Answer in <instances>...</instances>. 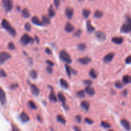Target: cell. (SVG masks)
<instances>
[{
  "mask_svg": "<svg viewBox=\"0 0 131 131\" xmlns=\"http://www.w3.org/2000/svg\"><path fill=\"white\" fill-rule=\"evenodd\" d=\"M125 18L126 19H125V23L121 27V31L122 33H127L131 31V17L129 15H127Z\"/></svg>",
  "mask_w": 131,
  "mask_h": 131,
  "instance_id": "1",
  "label": "cell"
},
{
  "mask_svg": "<svg viewBox=\"0 0 131 131\" xmlns=\"http://www.w3.org/2000/svg\"><path fill=\"white\" fill-rule=\"evenodd\" d=\"M1 25L11 35L15 36V34H16L15 29L11 26L9 22L8 21H6V20L5 19H3L1 22Z\"/></svg>",
  "mask_w": 131,
  "mask_h": 131,
  "instance_id": "2",
  "label": "cell"
},
{
  "mask_svg": "<svg viewBox=\"0 0 131 131\" xmlns=\"http://www.w3.org/2000/svg\"><path fill=\"white\" fill-rule=\"evenodd\" d=\"M60 58L63 61L67 63H71L72 61L71 58L69 54L64 50L61 51V52H60Z\"/></svg>",
  "mask_w": 131,
  "mask_h": 131,
  "instance_id": "3",
  "label": "cell"
},
{
  "mask_svg": "<svg viewBox=\"0 0 131 131\" xmlns=\"http://www.w3.org/2000/svg\"><path fill=\"white\" fill-rule=\"evenodd\" d=\"M34 39L31 37H30L29 35L27 34H24L21 38V42L23 44V45H27L29 43H33L34 42Z\"/></svg>",
  "mask_w": 131,
  "mask_h": 131,
  "instance_id": "4",
  "label": "cell"
},
{
  "mask_svg": "<svg viewBox=\"0 0 131 131\" xmlns=\"http://www.w3.org/2000/svg\"><path fill=\"white\" fill-rule=\"evenodd\" d=\"M3 5L6 12H10L13 8V1L12 0H3Z\"/></svg>",
  "mask_w": 131,
  "mask_h": 131,
  "instance_id": "5",
  "label": "cell"
},
{
  "mask_svg": "<svg viewBox=\"0 0 131 131\" xmlns=\"http://www.w3.org/2000/svg\"><path fill=\"white\" fill-rule=\"evenodd\" d=\"M11 58L10 54L6 52H3L0 53V65H2L3 63L7 61L8 59Z\"/></svg>",
  "mask_w": 131,
  "mask_h": 131,
  "instance_id": "6",
  "label": "cell"
},
{
  "mask_svg": "<svg viewBox=\"0 0 131 131\" xmlns=\"http://www.w3.org/2000/svg\"><path fill=\"white\" fill-rule=\"evenodd\" d=\"M6 95H5V92L3 91V89L0 87V102L1 103L2 105H5L6 104Z\"/></svg>",
  "mask_w": 131,
  "mask_h": 131,
  "instance_id": "7",
  "label": "cell"
},
{
  "mask_svg": "<svg viewBox=\"0 0 131 131\" xmlns=\"http://www.w3.org/2000/svg\"><path fill=\"white\" fill-rule=\"evenodd\" d=\"M95 37L98 38V39L100 40V41H104L106 39V35L104 33L102 32V31H96L95 33Z\"/></svg>",
  "mask_w": 131,
  "mask_h": 131,
  "instance_id": "8",
  "label": "cell"
},
{
  "mask_svg": "<svg viewBox=\"0 0 131 131\" xmlns=\"http://www.w3.org/2000/svg\"><path fill=\"white\" fill-rule=\"evenodd\" d=\"M78 62H80V63L83 65H87L88 63H89L91 61V59L89 58V57H84V58H79V59H78Z\"/></svg>",
  "mask_w": 131,
  "mask_h": 131,
  "instance_id": "9",
  "label": "cell"
},
{
  "mask_svg": "<svg viewBox=\"0 0 131 131\" xmlns=\"http://www.w3.org/2000/svg\"><path fill=\"white\" fill-rule=\"evenodd\" d=\"M65 13L66 16L67 17V18H68L69 19H71L72 18V17H73V9L72 8L67 7V8L66 9Z\"/></svg>",
  "mask_w": 131,
  "mask_h": 131,
  "instance_id": "10",
  "label": "cell"
},
{
  "mask_svg": "<svg viewBox=\"0 0 131 131\" xmlns=\"http://www.w3.org/2000/svg\"><path fill=\"white\" fill-rule=\"evenodd\" d=\"M121 124H122V125L124 126V127L126 130H128L129 131V130L131 129V124H130L129 122L127 120H125V119L122 120Z\"/></svg>",
  "mask_w": 131,
  "mask_h": 131,
  "instance_id": "11",
  "label": "cell"
},
{
  "mask_svg": "<svg viewBox=\"0 0 131 131\" xmlns=\"http://www.w3.org/2000/svg\"><path fill=\"white\" fill-rule=\"evenodd\" d=\"M114 56V54L113 52H111V53H109L108 54H107L104 57V61L105 63H108L110 61H112V59H113Z\"/></svg>",
  "mask_w": 131,
  "mask_h": 131,
  "instance_id": "12",
  "label": "cell"
},
{
  "mask_svg": "<svg viewBox=\"0 0 131 131\" xmlns=\"http://www.w3.org/2000/svg\"><path fill=\"white\" fill-rule=\"evenodd\" d=\"M85 93H87V94H88L89 95H90V96H92V95H93L95 93V89L93 88H92V87L89 86H88L85 88Z\"/></svg>",
  "mask_w": 131,
  "mask_h": 131,
  "instance_id": "13",
  "label": "cell"
},
{
  "mask_svg": "<svg viewBox=\"0 0 131 131\" xmlns=\"http://www.w3.org/2000/svg\"><path fill=\"white\" fill-rule=\"evenodd\" d=\"M74 29H75V27H74V26H73L70 23H66V25L65 26V31L66 32H72Z\"/></svg>",
  "mask_w": 131,
  "mask_h": 131,
  "instance_id": "14",
  "label": "cell"
},
{
  "mask_svg": "<svg viewBox=\"0 0 131 131\" xmlns=\"http://www.w3.org/2000/svg\"><path fill=\"white\" fill-rule=\"evenodd\" d=\"M20 118H21V121L23 122H27L30 120L29 116H28V114L26 113H24V112H23V113H21V114H20Z\"/></svg>",
  "mask_w": 131,
  "mask_h": 131,
  "instance_id": "15",
  "label": "cell"
},
{
  "mask_svg": "<svg viewBox=\"0 0 131 131\" xmlns=\"http://www.w3.org/2000/svg\"><path fill=\"white\" fill-rule=\"evenodd\" d=\"M31 90H32V93L35 96H37L39 93V90L38 87L35 84H31Z\"/></svg>",
  "mask_w": 131,
  "mask_h": 131,
  "instance_id": "16",
  "label": "cell"
},
{
  "mask_svg": "<svg viewBox=\"0 0 131 131\" xmlns=\"http://www.w3.org/2000/svg\"><path fill=\"white\" fill-rule=\"evenodd\" d=\"M112 41L116 44H121L124 42V40L122 37H113L112 38Z\"/></svg>",
  "mask_w": 131,
  "mask_h": 131,
  "instance_id": "17",
  "label": "cell"
},
{
  "mask_svg": "<svg viewBox=\"0 0 131 131\" xmlns=\"http://www.w3.org/2000/svg\"><path fill=\"white\" fill-rule=\"evenodd\" d=\"M86 26H87V31H88V32L91 33L95 31V27L92 26L91 23V21H87Z\"/></svg>",
  "mask_w": 131,
  "mask_h": 131,
  "instance_id": "18",
  "label": "cell"
},
{
  "mask_svg": "<svg viewBox=\"0 0 131 131\" xmlns=\"http://www.w3.org/2000/svg\"><path fill=\"white\" fill-rule=\"evenodd\" d=\"M32 21L36 25H38V26H43V23L41 22V21H39V19H38L37 17H32Z\"/></svg>",
  "mask_w": 131,
  "mask_h": 131,
  "instance_id": "19",
  "label": "cell"
},
{
  "mask_svg": "<svg viewBox=\"0 0 131 131\" xmlns=\"http://www.w3.org/2000/svg\"><path fill=\"white\" fill-rule=\"evenodd\" d=\"M123 82L125 84L131 82V76H129L127 75L124 76V78H123Z\"/></svg>",
  "mask_w": 131,
  "mask_h": 131,
  "instance_id": "20",
  "label": "cell"
},
{
  "mask_svg": "<svg viewBox=\"0 0 131 131\" xmlns=\"http://www.w3.org/2000/svg\"><path fill=\"white\" fill-rule=\"evenodd\" d=\"M60 82H61V86L63 87L64 88H68V83L65 79H60Z\"/></svg>",
  "mask_w": 131,
  "mask_h": 131,
  "instance_id": "21",
  "label": "cell"
},
{
  "mask_svg": "<svg viewBox=\"0 0 131 131\" xmlns=\"http://www.w3.org/2000/svg\"><path fill=\"white\" fill-rule=\"evenodd\" d=\"M43 23L44 25H49L50 23V17L47 15H43Z\"/></svg>",
  "mask_w": 131,
  "mask_h": 131,
  "instance_id": "22",
  "label": "cell"
},
{
  "mask_svg": "<svg viewBox=\"0 0 131 131\" xmlns=\"http://www.w3.org/2000/svg\"><path fill=\"white\" fill-rule=\"evenodd\" d=\"M81 105L82 107L85 110L87 111L89 108V103L87 101H83V102H81Z\"/></svg>",
  "mask_w": 131,
  "mask_h": 131,
  "instance_id": "23",
  "label": "cell"
},
{
  "mask_svg": "<svg viewBox=\"0 0 131 131\" xmlns=\"http://www.w3.org/2000/svg\"><path fill=\"white\" fill-rule=\"evenodd\" d=\"M48 14H49V16H50V17H54L55 15V10H54V9L53 8V6H52V5H51V6H50V8H49Z\"/></svg>",
  "mask_w": 131,
  "mask_h": 131,
  "instance_id": "24",
  "label": "cell"
},
{
  "mask_svg": "<svg viewBox=\"0 0 131 131\" xmlns=\"http://www.w3.org/2000/svg\"><path fill=\"white\" fill-rule=\"evenodd\" d=\"M22 15H23V16L24 17H25V18H27V17H30V12L29 11H28V10L26 9V8H24L23 10V12H22Z\"/></svg>",
  "mask_w": 131,
  "mask_h": 131,
  "instance_id": "25",
  "label": "cell"
},
{
  "mask_svg": "<svg viewBox=\"0 0 131 131\" xmlns=\"http://www.w3.org/2000/svg\"><path fill=\"white\" fill-rule=\"evenodd\" d=\"M89 75H90V76L92 78H93V79H95V78H96V77H97V73H96V71H95V70L93 69L90 70Z\"/></svg>",
  "mask_w": 131,
  "mask_h": 131,
  "instance_id": "26",
  "label": "cell"
},
{
  "mask_svg": "<svg viewBox=\"0 0 131 131\" xmlns=\"http://www.w3.org/2000/svg\"><path fill=\"white\" fill-rule=\"evenodd\" d=\"M90 14H91V12H90L89 10L88 9H84V10H83V12H82V14H83V16H84L85 18H88V17L89 16Z\"/></svg>",
  "mask_w": 131,
  "mask_h": 131,
  "instance_id": "27",
  "label": "cell"
},
{
  "mask_svg": "<svg viewBox=\"0 0 131 131\" xmlns=\"http://www.w3.org/2000/svg\"><path fill=\"white\" fill-rule=\"evenodd\" d=\"M50 99L52 101H54V102H57V99L56 96H55V94L54 93V92H52L50 94V97H49Z\"/></svg>",
  "mask_w": 131,
  "mask_h": 131,
  "instance_id": "28",
  "label": "cell"
},
{
  "mask_svg": "<svg viewBox=\"0 0 131 131\" xmlns=\"http://www.w3.org/2000/svg\"><path fill=\"white\" fill-rule=\"evenodd\" d=\"M57 120L59 121V122H61V124H65L66 121V119L63 117L62 115H58L57 116Z\"/></svg>",
  "mask_w": 131,
  "mask_h": 131,
  "instance_id": "29",
  "label": "cell"
},
{
  "mask_svg": "<svg viewBox=\"0 0 131 131\" xmlns=\"http://www.w3.org/2000/svg\"><path fill=\"white\" fill-rule=\"evenodd\" d=\"M103 16V13L100 10H96L95 12V17L96 18H100Z\"/></svg>",
  "mask_w": 131,
  "mask_h": 131,
  "instance_id": "30",
  "label": "cell"
},
{
  "mask_svg": "<svg viewBox=\"0 0 131 131\" xmlns=\"http://www.w3.org/2000/svg\"><path fill=\"white\" fill-rule=\"evenodd\" d=\"M58 97H59V101H61V102H63V103H64V102H66V98H65V97L63 95V93H59Z\"/></svg>",
  "mask_w": 131,
  "mask_h": 131,
  "instance_id": "31",
  "label": "cell"
},
{
  "mask_svg": "<svg viewBox=\"0 0 131 131\" xmlns=\"http://www.w3.org/2000/svg\"><path fill=\"white\" fill-rule=\"evenodd\" d=\"M37 75V74L36 71H35L34 70H32L30 72V76L32 79H36Z\"/></svg>",
  "mask_w": 131,
  "mask_h": 131,
  "instance_id": "32",
  "label": "cell"
},
{
  "mask_svg": "<svg viewBox=\"0 0 131 131\" xmlns=\"http://www.w3.org/2000/svg\"><path fill=\"white\" fill-rule=\"evenodd\" d=\"M85 48H86V45L85 44H79L78 45V49L79 51H83L85 50Z\"/></svg>",
  "mask_w": 131,
  "mask_h": 131,
  "instance_id": "33",
  "label": "cell"
},
{
  "mask_svg": "<svg viewBox=\"0 0 131 131\" xmlns=\"http://www.w3.org/2000/svg\"><path fill=\"white\" fill-rule=\"evenodd\" d=\"M101 125H102V126L103 127H104V128H110V127H111V125H110V124H109L108 122H104V121L102 122Z\"/></svg>",
  "mask_w": 131,
  "mask_h": 131,
  "instance_id": "34",
  "label": "cell"
},
{
  "mask_svg": "<svg viewBox=\"0 0 131 131\" xmlns=\"http://www.w3.org/2000/svg\"><path fill=\"white\" fill-rule=\"evenodd\" d=\"M76 95H77V96L78 97L83 98L85 97V93H84V92L83 90H80V91H78V92L76 93Z\"/></svg>",
  "mask_w": 131,
  "mask_h": 131,
  "instance_id": "35",
  "label": "cell"
},
{
  "mask_svg": "<svg viewBox=\"0 0 131 131\" xmlns=\"http://www.w3.org/2000/svg\"><path fill=\"white\" fill-rule=\"evenodd\" d=\"M28 104H29V106L31 109H37L36 105H35V103H34L33 101H30L29 102H28Z\"/></svg>",
  "mask_w": 131,
  "mask_h": 131,
  "instance_id": "36",
  "label": "cell"
},
{
  "mask_svg": "<svg viewBox=\"0 0 131 131\" xmlns=\"http://www.w3.org/2000/svg\"><path fill=\"white\" fill-rule=\"evenodd\" d=\"M115 86H116V87L117 88H123V86H124V84H123V83H122V82H120V81H117V82H116V83H115Z\"/></svg>",
  "mask_w": 131,
  "mask_h": 131,
  "instance_id": "37",
  "label": "cell"
},
{
  "mask_svg": "<svg viewBox=\"0 0 131 131\" xmlns=\"http://www.w3.org/2000/svg\"><path fill=\"white\" fill-rule=\"evenodd\" d=\"M65 67H66V72H67V74H68L69 76H71V68L69 67L67 65H66Z\"/></svg>",
  "mask_w": 131,
  "mask_h": 131,
  "instance_id": "38",
  "label": "cell"
},
{
  "mask_svg": "<svg viewBox=\"0 0 131 131\" xmlns=\"http://www.w3.org/2000/svg\"><path fill=\"white\" fill-rule=\"evenodd\" d=\"M8 49H10V50H14V49H15V46H14V43L12 42L8 44Z\"/></svg>",
  "mask_w": 131,
  "mask_h": 131,
  "instance_id": "39",
  "label": "cell"
},
{
  "mask_svg": "<svg viewBox=\"0 0 131 131\" xmlns=\"http://www.w3.org/2000/svg\"><path fill=\"white\" fill-rule=\"evenodd\" d=\"M84 83L87 86H90L93 84V81L91 80H89V79H87V80H85L84 81Z\"/></svg>",
  "mask_w": 131,
  "mask_h": 131,
  "instance_id": "40",
  "label": "cell"
},
{
  "mask_svg": "<svg viewBox=\"0 0 131 131\" xmlns=\"http://www.w3.org/2000/svg\"><path fill=\"white\" fill-rule=\"evenodd\" d=\"M24 27H25V29L26 31H30L31 30V25L30 23H26V25L24 26Z\"/></svg>",
  "mask_w": 131,
  "mask_h": 131,
  "instance_id": "41",
  "label": "cell"
},
{
  "mask_svg": "<svg viewBox=\"0 0 131 131\" xmlns=\"http://www.w3.org/2000/svg\"><path fill=\"white\" fill-rule=\"evenodd\" d=\"M6 72L1 69V70H0V78H3V77H6Z\"/></svg>",
  "mask_w": 131,
  "mask_h": 131,
  "instance_id": "42",
  "label": "cell"
},
{
  "mask_svg": "<svg viewBox=\"0 0 131 131\" xmlns=\"http://www.w3.org/2000/svg\"><path fill=\"white\" fill-rule=\"evenodd\" d=\"M125 63L127 64H131V56H129L127 58L125 59Z\"/></svg>",
  "mask_w": 131,
  "mask_h": 131,
  "instance_id": "43",
  "label": "cell"
},
{
  "mask_svg": "<svg viewBox=\"0 0 131 131\" xmlns=\"http://www.w3.org/2000/svg\"><path fill=\"white\" fill-rule=\"evenodd\" d=\"M81 33H82V31H81L80 29H77V30H76L75 33V36L78 37L80 36Z\"/></svg>",
  "mask_w": 131,
  "mask_h": 131,
  "instance_id": "44",
  "label": "cell"
},
{
  "mask_svg": "<svg viewBox=\"0 0 131 131\" xmlns=\"http://www.w3.org/2000/svg\"><path fill=\"white\" fill-rule=\"evenodd\" d=\"M84 120H85V122H86V123H87V124H91L93 123V120H92L91 119L89 118H85Z\"/></svg>",
  "mask_w": 131,
  "mask_h": 131,
  "instance_id": "45",
  "label": "cell"
},
{
  "mask_svg": "<svg viewBox=\"0 0 131 131\" xmlns=\"http://www.w3.org/2000/svg\"><path fill=\"white\" fill-rule=\"evenodd\" d=\"M54 5L55 7L58 8L60 5V0H54Z\"/></svg>",
  "mask_w": 131,
  "mask_h": 131,
  "instance_id": "46",
  "label": "cell"
},
{
  "mask_svg": "<svg viewBox=\"0 0 131 131\" xmlns=\"http://www.w3.org/2000/svg\"><path fill=\"white\" fill-rule=\"evenodd\" d=\"M75 120H76V122H78V123L81 122V120H82V117H81V116L77 115V116H76V118H75Z\"/></svg>",
  "mask_w": 131,
  "mask_h": 131,
  "instance_id": "47",
  "label": "cell"
},
{
  "mask_svg": "<svg viewBox=\"0 0 131 131\" xmlns=\"http://www.w3.org/2000/svg\"><path fill=\"white\" fill-rule=\"evenodd\" d=\"M46 71H47V72H48L49 74L52 73V71H53L52 67H51V66H49V67H48L47 68H46Z\"/></svg>",
  "mask_w": 131,
  "mask_h": 131,
  "instance_id": "48",
  "label": "cell"
},
{
  "mask_svg": "<svg viewBox=\"0 0 131 131\" xmlns=\"http://www.w3.org/2000/svg\"><path fill=\"white\" fill-rule=\"evenodd\" d=\"M17 87H18V84H13L10 86V88L11 90H14V89H15L16 88H17Z\"/></svg>",
  "mask_w": 131,
  "mask_h": 131,
  "instance_id": "49",
  "label": "cell"
},
{
  "mask_svg": "<svg viewBox=\"0 0 131 131\" xmlns=\"http://www.w3.org/2000/svg\"><path fill=\"white\" fill-rule=\"evenodd\" d=\"M46 63L49 65V66H51V67H53V66L54 65V63L52 62V61H50V60H47V61H46Z\"/></svg>",
  "mask_w": 131,
  "mask_h": 131,
  "instance_id": "50",
  "label": "cell"
},
{
  "mask_svg": "<svg viewBox=\"0 0 131 131\" xmlns=\"http://www.w3.org/2000/svg\"><path fill=\"white\" fill-rule=\"evenodd\" d=\"M37 119L38 120L39 122H40V123H41V122H42V119H41V116H40V115L37 114Z\"/></svg>",
  "mask_w": 131,
  "mask_h": 131,
  "instance_id": "51",
  "label": "cell"
},
{
  "mask_svg": "<svg viewBox=\"0 0 131 131\" xmlns=\"http://www.w3.org/2000/svg\"><path fill=\"white\" fill-rule=\"evenodd\" d=\"M46 52L47 54H52V51H51L50 49H49V48H46Z\"/></svg>",
  "mask_w": 131,
  "mask_h": 131,
  "instance_id": "52",
  "label": "cell"
},
{
  "mask_svg": "<svg viewBox=\"0 0 131 131\" xmlns=\"http://www.w3.org/2000/svg\"><path fill=\"white\" fill-rule=\"evenodd\" d=\"M74 129H75V131H81V129L79 128V127H74Z\"/></svg>",
  "mask_w": 131,
  "mask_h": 131,
  "instance_id": "53",
  "label": "cell"
},
{
  "mask_svg": "<svg viewBox=\"0 0 131 131\" xmlns=\"http://www.w3.org/2000/svg\"><path fill=\"white\" fill-rule=\"evenodd\" d=\"M127 93H128V91H127V90H125L123 92V94L124 95H127Z\"/></svg>",
  "mask_w": 131,
  "mask_h": 131,
  "instance_id": "54",
  "label": "cell"
},
{
  "mask_svg": "<svg viewBox=\"0 0 131 131\" xmlns=\"http://www.w3.org/2000/svg\"><path fill=\"white\" fill-rule=\"evenodd\" d=\"M35 40H36V41L37 42H39V39H38V38H37V37H36V36H35Z\"/></svg>",
  "mask_w": 131,
  "mask_h": 131,
  "instance_id": "55",
  "label": "cell"
},
{
  "mask_svg": "<svg viewBox=\"0 0 131 131\" xmlns=\"http://www.w3.org/2000/svg\"><path fill=\"white\" fill-rule=\"evenodd\" d=\"M78 1H84V0H78Z\"/></svg>",
  "mask_w": 131,
  "mask_h": 131,
  "instance_id": "56",
  "label": "cell"
}]
</instances>
